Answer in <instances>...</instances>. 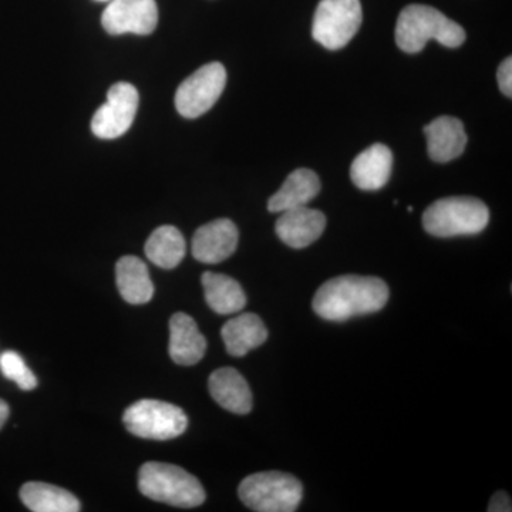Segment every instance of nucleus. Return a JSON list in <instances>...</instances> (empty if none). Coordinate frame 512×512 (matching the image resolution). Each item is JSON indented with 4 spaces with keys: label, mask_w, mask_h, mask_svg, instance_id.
Wrapping results in <instances>:
<instances>
[{
    "label": "nucleus",
    "mask_w": 512,
    "mask_h": 512,
    "mask_svg": "<svg viewBox=\"0 0 512 512\" xmlns=\"http://www.w3.org/2000/svg\"><path fill=\"white\" fill-rule=\"evenodd\" d=\"M466 30L440 10L426 5H409L400 12L396 43L403 52L419 53L430 40L456 49L466 42Z\"/></svg>",
    "instance_id": "f03ea898"
},
{
    "label": "nucleus",
    "mask_w": 512,
    "mask_h": 512,
    "mask_svg": "<svg viewBox=\"0 0 512 512\" xmlns=\"http://www.w3.org/2000/svg\"><path fill=\"white\" fill-rule=\"evenodd\" d=\"M424 134L427 137L429 156L436 163H450L466 150V130L456 117H437L424 127Z\"/></svg>",
    "instance_id": "ddd939ff"
},
{
    "label": "nucleus",
    "mask_w": 512,
    "mask_h": 512,
    "mask_svg": "<svg viewBox=\"0 0 512 512\" xmlns=\"http://www.w3.org/2000/svg\"><path fill=\"white\" fill-rule=\"evenodd\" d=\"M320 180L308 168H299L288 175L284 185L268 201V210L281 214L293 208L305 207L320 192Z\"/></svg>",
    "instance_id": "a211bd4d"
},
{
    "label": "nucleus",
    "mask_w": 512,
    "mask_h": 512,
    "mask_svg": "<svg viewBox=\"0 0 512 512\" xmlns=\"http://www.w3.org/2000/svg\"><path fill=\"white\" fill-rule=\"evenodd\" d=\"M138 490L150 500L180 508L200 507L207 497L197 477L184 468L157 461L140 468Z\"/></svg>",
    "instance_id": "7ed1b4c3"
},
{
    "label": "nucleus",
    "mask_w": 512,
    "mask_h": 512,
    "mask_svg": "<svg viewBox=\"0 0 512 512\" xmlns=\"http://www.w3.org/2000/svg\"><path fill=\"white\" fill-rule=\"evenodd\" d=\"M490 211L473 197H447L433 202L423 214V227L439 238L480 234L487 228Z\"/></svg>",
    "instance_id": "20e7f679"
},
{
    "label": "nucleus",
    "mask_w": 512,
    "mask_h": 512,
    "mask_svg": "<svg viewBox=\"0 0 512 512\" xmlns=\"http://www.w3.org/2000/svg\"><path fill=\"white\" fill-rule=\"evenodd\" d=\"M116 284L121 298L131 305H144L154 296L147 265L133 255L123 256L116 265Z\"/></svg>",
    "instance_id": "6ab92c4d"
},
{
    "label": "nucleus",
    "mask_w": 512,
    "mask_h": 512,
    "mask_svg": "<svg viewBox=\"0 0 512 512\" xmlns=\"http://www.w3.org/2000/svg\"><path fill=\"white\" fill-rule=\"evenodd\" d=\"M325 228V214L309 208L308 205L281 212V217L275 225L279 239L288 247L295 249L309 247L318 241Z\"/></svg>",
    "instance_id": "f8f14e48"
},
{
    "label": "nucleus",
    "mask_w": 512,
    "mask_h": 512,
    "mask_svg": "<svg viewBox=\"0 0 512 512\" xmlns=\"http://www.w3.org/2000/svg\"><path fill=\"white\" fill-rule=\"evenodd\" d=\"M140 96L133 84L120 82L110 87L107 101L94 113L92 131L101 140H113L126 134L136 119Z\"/></svg>",
    "instance_id": "1a4fd4ad"
},
{
    "label": "nucleus",
    "mask_w": 512,
    "mask_h": 512,
    "mask_svg": "<svg viewBox=\"0 0 512 512\" xmlns=\"http://www.w3.org/2000/svg\"><path fill=\"white\" fill-rule=\"evenodd\" d=\"M362 25L360 0H320L313 16L312 36L328 50L343 49Z\"/></svg>",
    "instance_id": "0eeeda50"
},
{
    "label": "nucleus",
    "mask_w": 512,
    "mask_h": 512,
    "mask_svg": "<svg viewBox=\"0 0 512 512\" xmlns=\"http://www.w3.org/2000/svg\"><path fill=\"white\" fill-rule=\"evenodd\" d=\"M389 301V286L375 276L343 275L325 282L312 308L316 315L330 322H345L355 316L382 311Z\"/></svg>",
    "instance_id": "f257e3e1"
},
{
    "label": "nucleus",
    "mask_w": 512,
    "mask_h": 512,
    "mask_svg": "<svg viewBox=\"0 0 512 512\" xmlns=\"http://www.w3.org/2000/svg\"><path fill=\"white\" fill-rule=\"evenodd\" d=\"M393 170V154L384 144H373L355 158L350 178L360 190L377 191L389 183Z\"/></svg>",
    "instance_id": "4468645a"
},
{
    "label": "nucleus",
    "mask_w": 512,
    "mask_h": 512,
    "mask_svg": "<svg viewBox=\"0 0 512 512\" xmlns=\"http://www.w3.org/2000/svg\"><path fill=\"white\" fill-rule=\"evenodd\" d=\"M97 2H110V0H97Z\"/></svg>",
    "instance_id": "bb28decb"
},
{
    "label": "nucleus",
    "mask_w": 512,
    "mask_h": 512,
    "mask_svg": "<svg viewBox=\"0 0 512 512\" xmlns=\"http://www.w3.org/2000/svg\"><path fill=\"white\" fill-rule=\"evenodd\" d=\"M221 336L229 355L242 357L264 345L268 329L255 313H241L222 326Z\"/></svg>",
    "instance_id": "f3484780"
},
{
    "label": "nucleus",
    "mask_w": 512,
    "mask_h": 512,
    "mask_svg": "<svg viewBox=\"0 0 512 512\" xmlns=\"http://www.w3.org/2000/svg\"><path fill=\"white\" fill-rule=\"evenodd\" d=\"M170 356L180 366L197 365L207 352V340L187 313H174L170 320Z\"/></svg>",
    "instance_id": "2eb2a0df"
},
{
    "label": "nucleus",
    "mask_w": 512,
    "mask_h": 512,
    "mask_svg": "<svg viewBox=\"0 0 512 512\" xmlns=\"http://www.w3.org/2000/svg\"><path fill=\"white\" fill-rule=\"evenodd\" d=\"M0 372L10 382L18 384L19 389L25 390V392L35 390L37 387L36 376L26 365L23 357L15 350H6L0 355Z\"/></svg>",
    "instance_id": "5701e85b"
},
{
    "label": "nucleus",
    "mask_w": 512,
    "mask_h": 512,
    "mask_svg": "<svg viewBox=\"0 0 512 512\" xmlns=\"http://www.w3.org/2000/svg\"><path fill=\"white\" fill-rule=\"evenodd\" d=\"M9 406L8 403L3 402L2 399H0V430H2V427L5 426L6 420H8L9 417Z\"/></svg>",
    "instance_id": "a878e982"
},
{
    "label": "nucleus",
    "mask_w": 512,
    "mask_h": 512,
    "mask_svg": "<svg viewBox=\"0 0 512 512\" xmlns=\"http://www.w3.org/2000/svg\"><path fill=\"white\" fill-rule=\"evenodd\" d=\"M205 301L218 315H232L241 312L247 305L242 286L231 276L205 272L201 278Z\"/></svg>",
    "instance_id": "aec40b11"
},
{
    "label": "nucleus",
    "mask_w": 512,
    "mask_h": 512,
    "mask_svg": "<svg viewBox=\"0 0 512 512\" xmlns=\"http://www.w3.org/2000/svg\"><path fill=\"white\" fill-rule=\"evenodd\" d=\"M20 500L33 512H77L82 508L76 495L56 485L37 481L20 488Z\"/></svg>",
    "instance_id": "412c9836"
},
{
    "label": "nucleus",
    "mask_w": 512,
    "mask_h": 512,
    "mask_svg": "<svg viewBox=\"0 0 512 512\" xmlns=\"http://www.w3.org/2000/svg\"><path fill=\"white\" fill-rule=\"evenodd\" d=\"M238 228L231 220L221 218L197 229L192 238V256L202 264H220L238 247Z\"/></svg>",
    "instance_id": "9b49d317"
},
{
    "label": "nucleus",
    "mask_w": 512,
    "mask_h": 512,
    "mask_svg": "<svg viewBox=\"0 0 512 512\" xmlns=\"http://www.w3.org/2000/svg\"><path fill=\"white\" fill-rule=\"evenodd\" d=\"M488 511H490V512H511L512 505H511L510 495H508L507 493H503V491H500V493L494 494L493 498H491L490 507H488Z\"/></svg>",
    "instance_id": "393cba45"
},
{
    "label": "nucleus",
    "mask_w": 512,
    "mask_h": 512,
    "mask_svg": "<svg viewBox=\"0 0 512 512\" xmlns=\"http://www.w3.org/2000/svg\"><path fill=\"white\" fill-rule=\"evenodd\" d=\"M210 393L222 409L235 414L252 410V392L247 380L234 367H222L210 376Z\"/></svg>",
    "instance_id": "dca6fc26"
},
{
    "label": "nucleus",
    "mask_w": 512,
    "mask_h": 512,
    "mask_svg": "<svg viewBox=\"0 0 512 512\" xmlns=\"http://www.w3.org/2000/svg\"><path fill=\"white\" fill-rule=\"evenodd\" d=\"M156 0H110L101 16V25L109 35L126 33L151 35L157 28Z\"/></svg>",
    "instance_id": "9d476101"
},
{
    "label": "nucleus",
    "mask_w": 512,
    "mask_h": 512,
    "mask_svg": "<svg viewBox=\"0 0 512 512\" xmlns=\"http://www.w3.org/2000/svg\"><path fill=\"white\" fill-rule=\"evenodd\" d=\"M498 84H500L501 92L508 99L512 97V59L507 57L503 63L498 67L497 73Z\"/></svg>",
    "instance_id": "b1692460"
},
{
    "label": "nucleus",
    "mask_w": 512,
    "mask_h": 512,
    "mask_svg": "<svg viewBox=\"0 0 512 512\" xmlns=\"http://www.w3.org/2000/svg\"><path fill=\"white\" fill-rule=\"evenodd\" d=\"M123 421L133 436L146 440L177 439L188 427V417L183 409L151 399L131 404L124 412Z\"/></svg>",
    "instance_id": "423d86ee"
},
{
    "label": "nucleus",
    "mask_w": 512,
    "mask_h": 512,
    "mask_svg": "<svg viewBox=\"0 0 512 512\" xmlns=\"http://www.w3.org/2000/svg\"><path fill=\"white\" fill-rule=\"evenodd\" d=\"M144 251L147 258L158 268L174 269L183 261L187 245L180 229L163 225L147 239Z\"/></svg>",
    "instance_id": "4be33fe9"
},
{
    "label": "nucleus",
    "mask_w": 512,
    "mask_h": 512,
    "mask_svg": "<svg viewBox=\"0 0 512 512\" xmlns=\"http://www.w3.org/2000/svg\"><path fill=\"white\" fill-rule=\"evenodd\" d=\"M238 495L252 511L293 512L301 504L303 487L291 474L265 471L245 478L239 484Z\"/></svg>",
    "instance_id": "39448f33"
},
{
    "label": "nucleus",
    "mask_w": 512,
    "mask_h": 512,
    "mask_svg": "<svg viewBox=\"0 0 512 512\" xmlns=\"http://www.w3.org/2000/svg\"><path fill=\"white\" fill-rule=\"evenodd\" d=\"M227 84V70L221 63L212 62L191 74L175 93V107L185 119H197L220 100Z\"/></svg>",
    "instance_id": "6e6552de"
}]
</instances>
